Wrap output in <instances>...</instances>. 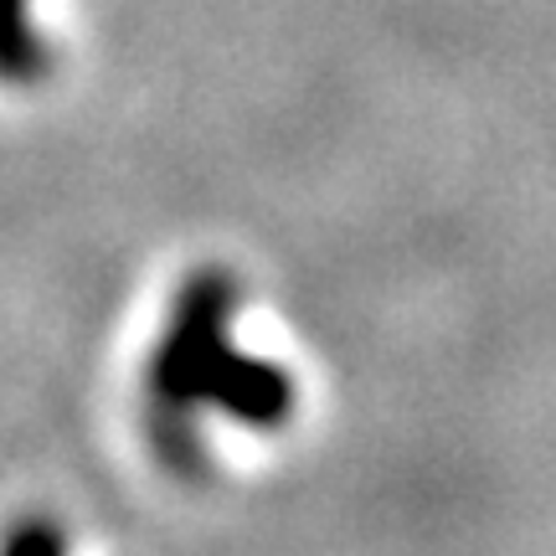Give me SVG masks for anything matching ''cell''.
I'll use <instances>...</instances> for the list:
<instances>
[{
	"label": "cell",
	"mask_w": 556,
	"mask_h": 556,
	"mask_svg": "<svg viewBox=\"0 0 556 556\" xmlns=\"http://www.w3.org/2000/svg\"><path fill=\"white\" fill-rule=\"evenodd\" d=\"M222 315H227V294L217 278H201L180 304V325L165 356H160V392L165 397H212L242 422H263L274 428L289 417L294 392L289 377L274 366L232 356V345L222 336Z\"/></svg>",
	"instance_id": "1"
},
{
	"label": "cell",
	"mask_w": 556,
	"mask_h": 556,
	"mask_svg": "<svg viewBox=\"0 0 556 556\" xmlns=\"http://www.w3.org/2000/svg\"><path fill=\"white\" fill-rule=\"evenodd\" d=\"M5 556H62V536L52 526L31 520V526H21L16 536L5 541Z\"/></svg>",
	"instance_id": "2"
}]
</instances>
